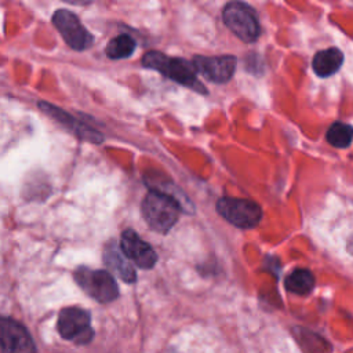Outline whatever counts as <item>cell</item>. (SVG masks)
<instances>
[{"label":"cell","mask_w":353,"mask_h":353,"mask_svg":"<svg viewBox=\"0 0 353 353\" xmlns=\"http://www.w3.org/2000/svg\"><path fill=\"white\" fill-rule=\"evenodd\" d=\"M141 208L146 223L157 233H167L176 223L182 211L178 199L157 189L146 193Z\"/></svg>","instance_id":"6da1fadb"},{"label":"cell","mask_w":353,"mask_h":353,"mask_svg":"<svg viewBox=\"0 0 353 353\" xmlns=\"http://www.w3.org/2000/svg\"><path fill=\"white\" fill-rule=\"evenodd\" d=\"M142 65L164 74L165 77L182 84L200 94H207L205 87L197 79V72L192 62L182 58H170L160 51H148L142 58Z\"/></svg>","instance_id":"7a4b0ae2"},{"label":"cell","mask_w":353,"mask_h":353,"mask_svg":"<svg viewBox=\"0 0 353 353\" xmlns=\"http://www.w3.org/2000/svg\"><path fill=\"white\" fill-rule=\"evenodd\" d=\"M222 19L240 40L252 43L259 37L261 26L252 7L241 1H230L223 7Z\"/></svg>","instance_id":"3957f363"},{"label":"cell","mask_w":353,"mask_h":353,"mask_svg":"<svg viewBox=\"0 0 353 353\" xmlns=\"http://www.w3.org/2000/svg\"><path fill=\"white\" fill-rule=\"evenodd\" d=\"M216 211L229 223L240 229L255 228L262 219V208L248 199L221 197L216 201Z\"/></svg>","instance_id":"277c9868"},{"label":"cell","mask_w":353,"mask_h":353,"mask_svg":"<svg viewBox=\"0 0 353 353\" xmlns=\"http://www.w3.org/2000/svg\"><path fill=\"white\" fill-rule=\"evenodd\" d=\"M74 280L81 290L98 302L108 303L119 296V287L112 273L106 270H91L81 266L74 272Z\"/></svg>","instance_id":"5b68a950"},{"label":"cell","mask_w":353,"mask_h":353,"mask_svg":"<svg viewBox=\"0 0 353 353\" xmlns=\"http://www.w3.org/2000/svg\"><path fill=\"white\" fill-rule=\"evenodd\" d=\"M90 313L81 307H65L58 316V332L76 343H87L92 338Z\"/></svg>","instance_id":"8992f818"},{"label":"cell","mask_w":353,"mask_h":353,"mask_svg":"<svg viewBox=\"0 0 353 353\" xmlns=\"http://www.w3.org/2000/svg\"><path fill=\"white\" fill-rule=\"evenodd\" d=\"M52 23L62 34L66 44L77 51L88 48L92 43L91 33L81 25L79 18L69 10H58L52 15Z\"/></svg>","instance_id":"52a82bcc"},{"label":"cell","mask_w":353,"mask_h":353,"mask_svg":"<svg viewBox=\"0 0 353 353\" xmlns=\"http://www.w3.org/2000/svg\"><path fill=\"white\" fill-rule=\"evenodd\" d=\"M0 342L6 353H37L29 331L10 317L0 316Z\"/></svg>","instance_id":"ba28073f"},{"label":"cell","mask_w":353,"mask_h":353,"mask_svg":"<svg viewBox=\"0 0 353 353\" xmlns=\"http://www.w3.org/2000/svg\"><path fill=\"white\" fill-rule=\"evenodd\" d=\"M192 63L196 72L201 73L207 80L218 84L229 81L236 69V58L233 55H196L192 59Z\"/></svg>","instance_id":"9c48e42d"},{"label":"cell","mask_w":353,"mask_h":353,"mask_svg":"<svg viewBox=\"0 0 353 353\" xmlns=\"http://www.w3.org/2000/svg\"><path fill=\"white\" fill-rule=\"evenodd\" d=\"M120 250L130 262H134L141 269H150L157 262L154 250L132 229H127L121 233Z\"/></svg>","instance_id":"30bf717a"},{"label":"cell","mask_w":353,"mask_h":353,"mask_svg":"<svg viewBox=\"0 0 353 353\" xmlns=\"http://www.w3.org/2000/svg\"><path fill=\"white\" fill-rule=\"evenodd\" d=\"M103 262L108 269L119 276L125 283H134L137 280V273L131 262L121 252L120 247L114 244V241H109L103 251Z\"/></svg>","instance_id":"8fae6325"},{"label":"cell","mask_w":353,"mask_h":353,"mask_svg":"<svg viewBox=\"0 0 353 353\" xmlns=\"http://www.w3.org/2000/svg\"><path fill=\"white\" fill-rule=\"evenodd\" d=\"M343 63V54L336 47H330L316 52L312 61L313 72L319 77H330L335 74Z\"/></svg>","instance_id":"7c38bea8"},{"label":"cell","mask_w":353,"mask_h":353,"mask_svg":"<svg viewBox=\"0 0 353 353\" xmlns=\"http://www.w3.org/2000/svg\"><path fill=\"white\" fill-rule=\"evenodd\" d=\"M285 290L296 294V295H306L314 288V276L310 270L298 268L292 270L284 280Z\"/></svg>","instance_id":"4fadbf2b"},{"label":"cell","mask_w":353,"mask_h":353,"mask_svg":"<svg viewBox=\"0 0 353 353\" xmlns=\"http://www.w3.org/2000/svg\"><path fill=\"white\" fill-rule=\"evenodd\" d=\"M135 51V40L128 34H119L114 39H112L105 52L112 59H121L130 57Z\"/></svg>","instance_id":"5bb4252c"},{"label":"cell","mask_w":353,"mask_h":353,"mask_svg":"<svg viewBox=\"0 0 353 353\" xmlns=\"http://www.w3.org/2000/svg\"><path fill=\"white\" fill-rule=\"evenodd\" d=\"M325 139L331 146L346 148L350 145L353 139V127L342 121H335L328 128L325 134Z\"/></svg>","instance_id":"9a60e30c"},{"label":"cell","mask_w":353,"mask_h":353,"mask_svg":"<svg viewBox=\"0 0 353 353\" xmlns=\"http://www.w3.org/2000/svg\"><path fill=\"white\" fill-rule=\"evenodd\" d=\"M40 106H41L48 114H51L54 119H57L58 121H61V123H63V124H68V125H70V124L74 125V128L77 130V132H79V134H84V137H85L87 139H91V141H95V142H101V141H102V137H101L97 131H92V130H90V128H84V127L80 125V124H76L74 120H73L69 114L63 113L61 109L54 108V106H51V105H48V103H40Z\"/></svg>","instance_id":"2e32d148"},{"label":"cell","mask_w":353,"mask_h":353,"mask_svg":"<svg viewBox=\"0 0 353 353\" xmlns=\"http://www.w3.org/2000/svg\"><path fill=\"white\" fill-rule=\"evenodd\" d=\"M347 251L353 255V233H352L350 237L347 239Z\"/></svg>","instance_id":"e0dca14e"},{"label":"cell","mask_w":353,"mask_h":353,"mask_svg":"<svg viewBox=\"0 0 353 353\" xmlns=\"http://www.w3.org/2000/svg\"><path fill=\"white\" fill-rule=\"evenodd\" d=\"M0 353H6V352H4V349H3V345H1V342H0Z\"/></svg>","instance_id":"ac0fdd59"}]
</instances>
